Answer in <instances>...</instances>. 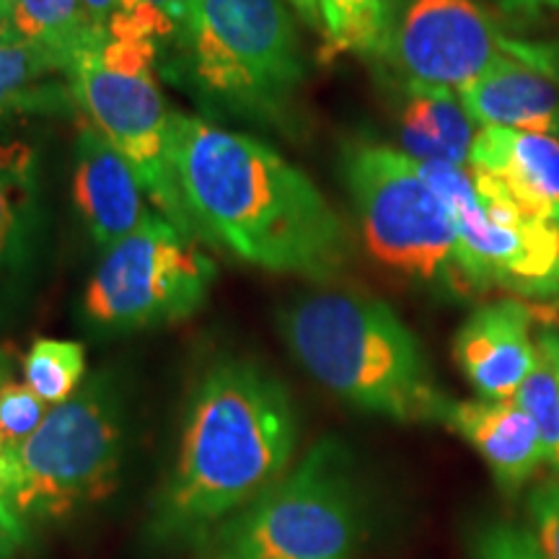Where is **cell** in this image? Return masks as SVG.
Returning a JSON list of instances; mask_svg holds the SVG:
<instances>
[{"label": "cell", "instance_id": "obj_1", "mask_svg": "<svg viewBox=\"0 0 559 559\" xmlns=\"http://www.w3.org/2000/svg\"><path fill=\"white\" fill-rule=\"evenodd\" d=\"M169 151L198 236L280 275L324 283L345 272L349 236L337 210L270 145L171 111Z\"/></svg>", "mask_w": 559, "mask_h": 559}, {"label": "cell", "instance_id": "obj_2", "mask_svg": "<svg viewBox=\"0 0 559 559\" xmlns=\"http://www.w3.org/2000/svg\"><path fill=\"white\" fill-rule=\"evenodd\" d=\"M298 423L288 389L249 360H221L187 409L177 464L151 513L160 547L202 544L288 474Z\"/></svg>", "mask_w": 559, "mask_h": 559}, {"label": "cell", "instance_id": "obj_3", "mask_svg": "<svg viewBox=\"0 0 559 559\" xmlns=\"http://www.w3.org/2000/svg\"><path fill=\"white\" fill-rule=\"evenodd\" d=\"M280 334L293 358L353 407L396 423H443L451 400L432 381L415 334L383 300L313 293L280 313Z\"/></svg>", "mask_w": 559, "mask_h": 559}, {"label": "cell", "instance_id": "obj_4", "mask_svg": "<svg viewBox=\"0 0 559 559\" xmlns=\"http://www.w3.org/2000/svg\"><path fill=\"white\" fill-rule=\"evenodd\" d=\"M122 453V389L111 373H96L11 451V508L26 526L68 519L117 487Z\"/></svg>", "mask_w": 559, "mask_h": 559}, {"label": "cell", "instance_id": "obj_5", "mask_svg": "<svg viewBox=\"0 0 559 559\" xmlns=\"http://www.w3.org/2000/svg\"><path fill=\"white\" fill-rule=\"evenodd\" d=\"M179 34L205 94L251 120L283 122L306 79L283 0H194Z\"/></svg>", "mask_w": 559, "mask_h": 559}, {"label": "cell", "instance_id": "obj_6", "mask_svg": "<svg viewBox=\"0 0 559 559\" xmlns=\"http://www.w3.org/2000/svg\"><path fill=\"white\" fill-rule=\"evenodd\" d=\"M156 41L109 37L66 73L73 102L130 160L156 210L187 239H200L171 164V111L153 79Z\"/></svg>", "mask_w": 559, "mask_h": 559}, {"label": "cell", "instance_id": "obj_7", "mask_svg": "<svg viewBox=\"0 0 559 559\" xmlns=\"http://www.w3.org/2000/svg\"><path fill=\"white\" fill-rule=\"evenodd\" d=\"M417 169L451 213L466 293L559 296V223L528 215L489 174L449 164Z\"/></svg>", "mask_w": 559, "mask_h": 559}, {"label": "cell", "instance_id": "obj_8", "mask_svg": "<svg viewBox=\"0 0 559 559\" xmlns=\"http://www.w3.org/2000/svg\"><path fill=\"white\" fill-rule=\"evenodd\" d=\"M345 181L376 262L417 283L469 296L449 207L415 160L386 145L353 143L345 151Z\"/></svg>", "mask_w": 559, "mask_h": 559}, {"label": "cell", "instance_id": "obj_9", "mask_svg": "<svg viewBox=\"0 0 559 559\" xmlns=\"http://www.w3.org/2000/svg\"><path fill=\"white\" fill-rule=\"evenodd\" d=\"M358 536L353 459L340 440L321 438L215 539L249 559H349Z\"/></svg>", "mask_w": 559, "mask_h": 559}, {"label": "cell", "instance_id": "obj_10", "mask_svg": "<svg viewBox=\"0 0 559 559\" xmlns=\"http://www.w3.org/2000/svg\"><path fill=\"white\" fill-rule=\"evenodd\" d=\"M215 264L164 215L104 251L88 280L83 311L107 332H138L171 324L205 304Z\"/></svg>", "mask_w": 559, "mask_h": 559}, {"label": "cell", "instance_id": "obj_11", "mask_svg": "<svg viewBox=\"0 0 559 559\" xmlns=\"http://www.w3.org/2000/svg\"><path fill=\"white\" fill-rule=\"evenodd\" d=\"M510 37L477 0H396L376 52L400 83L464 88L508 55Z\"/></svg>", "mask_w": 559, "mask_h": 559}, {"label": "cell", "instance_id": "obj_12", "mask_svg": "<svg viewBox=\"0 0 559 559\" xmlns=\"http://www.w3.org/2000/svg\"><path fill=\"white\" fill-rule=\"evenodd\" d=\"M73 156L75 207L102 251L117 247L160 215L158 210H151L148 194L130 160L91 122L81 124Z\"/></svg>", "mask_w": 559, "mask_h": 559}, {"label": "cell", "instance_id": "obj_13", "mask_svg": "<svg viewBox=\"0 0 559 559\" xmlns=\"http://www.w3.org/2000/svg\"><path fill=\"white\" fill-rule=\"evenodd\" d=\"M534 313L515 298L479 306L453 337V358L481 400H513L536 366Z\"/></svg>", "mask_w": 559, "mask_h": 559}, {"label": "cell", "instance_id": "obj_14", "mask_svg": "<svg viewBox=\"0 0 559 559\" xmlns=\"http://www.w3.org/2000/svg\"><path fill=\"white\" fill-rule=\"evenodd\" d=\"M469 169L495 177L515 205L559 223V138L510 128H481Z\"/></svg>", "mask_w": 559, "mask_h": 559}, {"label": "cell", "instance_id": "obj_15", "mask_svg": "<svg viewBox=\"0 0 559 559\" xmlns=\"http://www.w3.org/2000/svg\"><path fill=\"white\" fill-rule=\"evenodd\" d=\"M443 425L487 461L492 477L510 495L544 464L536 423L515 400L451 402Z\"/></svg>", "mask_w": 559, "mask_h": 559}, {"label": "cell", "instance_id": "obj_16", "mask_svg": "<svg viewBox=\"0 0 559 559\" xmlns=\"http://www.w3.org/2000/svg\"><path fill=\"white\" fill-rule=\"evenodd\" d=\"M459 99L481 128H510L559 138V83L526 62L502 58Z\"/></svg>", "mask_w": 559, "mask_h": 559}, {"label": "cell", "instance_id": "obj_17", "mask_svg": "<svg viewBox=\"0 0 559 559\" xmlns=\"http://www.w3.org/2000/svg\"><path fill=\"white\" fill-rule=\"evenodd\" d=\"M402 153L417 164L469 166L477 132L459 94L443 86L402 83L400 107Z\"/></svg>", "mask_w": 559, "mask_h": 559}, {"label": "cell", "instance_id": "obj_18", "mask_svg": "<svg viewBox=\"0 0 559 559\" xmlns=\"http://www.w3.org/2000/svg\"><path fill=\"white\" fill-rule=\"evenodd\" d=\"M9 24L21 39L50 55L62 73L109 39L81 0H13Z\"/></svg>", "mask_w": 559, "mask_h": 559}, {"label": "cell", "instance_id": "obj_19", "mask_svg": "<svg viewBox=\"0 0 559 559\" xmlns=\"http://www.w3.org/2000/svg\"><path fill=\"white\" fill-rule=\"evenodd\" d=\"M39 158L29 143H0V272L16 267L37 221Z\"/></svg>", "mask_w": 559, "mask_h": 559}, {"label": "cell", "instance_id": "obj_20", "mask_svg": "<svg viewBox=\"0 0 559 559\" xmlns=\"http://www.w3.org/2000/svg\"><path fill=\"white\" fill-rule=\"evenodd\" d=\"M55 73H62L58 62L39 47L21 39L5 21L0 34V117L11 111L62 109L68 99L73 102L68 83L66 86L45 83Z\"/></svg>", "mask_w": 559, "mask_h": 559}, {"label": "cell", "instance_id": "obj_21", "mask_svg": "<svg viewBox=\"0 0 559 559\" xmlns=\"http://www.w3.org/2000/svg\"><path fill=\"white\" fill-rule=\"evenodd\" d=\"M396 0H319L321 9V62L340 55L376 58L386 37Z\"/></svg>", "mask_w": 559, "mask_h": 559}, {"label": "cell", "instance_id": "obj_22", "mask_svg": "<svg viewBox=\"0 0 559 559\" xmlns=\"http://www.w3.org/2000/svg\"><path fill=\"white\" fill-rule=\"evenodd\" d=\"M86 379V349L73 340L41 337L24 358V383L47 407L75 396Z\"/></svg>", "mask_w": 559, "mask_h": 559}, {"label": "cell", "instance_id": "obj_23", "mask_svg": "<svg viewBox=\"0 0 559 559\" xmlns=\"http://www.w3.org/2000/svg\"><path fill=\"white\" fill-rule=\"evenodd\" d=\"M539 349V347H536ZM515 402L528 412L542 438L544 461L559 474V379L551 360L539 349L534 370L515 391Z\"/></svg>", "mask_w": 559, "mask_h": 559}, {"label": "cell", "instance_id": "obj_24", "mask_svg": "<svg viewBox=\"0 0 559 559\" xmlns=\"http://www.w3.org/2000/svg\"><path fill=\"white\" fill-rule=\"evenodd\" d=\"M47 412L50 407L26 383L11 379L0 383V443L11 451L19 449L39 430Z\"/></svg>", "mask_w": 559, "mask_h": 559}, {"label": "cell", "instance_id": "obj_25", "mask_svg": "<svg viewBox=\"0 0 559 559\" xmlns=\"http://www.w3.org/2000/svg\"><path fill=\"white\" fill-rule=\"evenodd\" d=\"M472 559H544L539 544L513 523H489L472 539Z\"/></svg>", "mask_w": 559, "mask_h": 559}, {"label": "cell", "instance_id": "obj_26", "mask_svg": "<svg viewBox=\"0 0 559 559\" xmlns=\"http://www.w3.org/2000/svg\"><path fill=\"white\" fill-rule=\"evenodd\" d=\"M528 515L534 523V539L544 559H559V477L542 481L528 495Z\"/></svg>", "mask_w": 559, "mask_h": 559}, {"label": "cell", "instance_id": "obj_27", "mask_svg": "<svg viewBox=\"0 0 559 559\" xmlns=\"http://www.w3.org/2000/svg\"><path fill=\"white\" fill-rule=\"evenodd\" d=\"M508 55L513 60L542 70L551 81L559 83V39H513L510 37Z\"/></svg>", "mask_w": 559, "mask_h": 559}, {"label": "cell", "instance_id": "obj_28", "mask_svg": "<svg viewBox=\"0 0 559 559\" xmlns=\"http://www.w3.org/2000/svg\"><path fill=\"white\" fill-rule=\"evenodd\" d=\"M29 542V526L13 508H0V559H16Z\"/></svg>", "mask_w": 559, "mask_h": 559}, {"label": "cell", "instance_id": "obj_29", "mask_svg": "<svg viewBox=\"0 0 559 559\" xmlns=\"http://www.w3.org/2000/svg\"><path fill=\"white\" fill-rule=\"evenodd\" d=\"M81 3L88 11V16L109 34L111 24L120 16V0H81Z\"/></svg>", "mask_w": 559, "mask_h": 559}, {"label": "cell", "instance_id": "obj_30", "mask_svg": "<svg viewBox=\"0 0 559 559\" xmlns=\"http://www.w3.org/2000/svg\"><path fill=\"white\" fill-rule=\"evenodd\" d=\"M158 11H164L171 19V24L177 26V32L185 29L187 19H190L194 0H151Z\"/></svg>", "mask_w": 559, "mask_h": 559}, {"label": "cell", "instance_id": "obj_31", "mask_svg": "<svg viewBox=\"0 0 559 559\" xmlns=\"http://www.w3.org/2000/svg\"><path fill=\"white\" fill-rule=\"evenodd\" d=\"M508 13H528L536 16L542 11H559V0H495Z\"/></svg>", "mask_w": 559, "mask_h": 559}, {"label": "cell", "instance_id": "obj_32", "mask_svg": "<svg viewBox=\"0 0 559 559\" xmlns=\"http://www.w3.org/2000/svg\"><path fill=\"white\" fill-rule=\"evenodd\" d=\"M0 508H11V449L0 443Z\"/></svg>", "mask_w": 559, "mask_h": 559}, {"label": "cell", "instance_id": "obj_33", "mask_svg": "<svg viewBox=\"0 0 559 559\" xmlns=\"http://www.w3.org/2000/svg\"><path fill=\"white\" fill-rule=\"evenodd\" d=\"M288 3L296 9V13L311 29L321 32V9H319V0H288Z\"/></svg>", "mask_w": 559, "mask_h": 559}, {"label": "cell", "instance_id": "obj_34", "mask_svg": "<svg viewBox=\"0 0 559 559\" xmlns=\"http://www.w3.org/2000/svg\"><path fill=\"white\" fill-rule=\"evenodd\" d=\"M536 347L542 349L544 355L551 360V366L557 370V379H559V332H542L539 340H536Z\"/></svg>", "mask_w": 559, "mask_h": 559}, {"label": "cell", "instance_id": "obj_35", "mask_svg": "<svg viewBox=\"0 0 559 559\" xmlns=\"http://www.w3.org/2000/svg\"><path fill=\"white\" fill-rule=\"evenodd\" d=\"M213 559H249V557H243V555H239V551H230V549H221L218 555H215Z\"/></svg>", "mask_w": 559, "mask_h": 559}, {"label": "cell", "instance_id": "obj_36", "mask_svg": "<svg viewBox=\"0 0 559 559\" xmlns=\"http://www.w3.org/2000/svg\"><path fill=\"white\" fill-rule=\"evenodd\" d=\"M9 381V360H5V355L0 353V383Z\"/></svg>", "mask_w": 559, "mask_h": 559}, {"label": "cell", "instance_id": "obj_37", "mask_svg": "<svg viewBox=\"0 0 559 559\" xmlns=\"http://www.w3.org/2000/svg\"><path fill=\"white\" fill-rule=\"evenodd\" d=\"M11 5H13V0H0V21H9Z\"/></svg>", "mask_w": 559, "mask_h": 559}, {"label": "cell", "instance_id": "obj_38", "mask_svg": "<svg viewBox=\"0 0 559 559\" xmlns=\"http://www.w3.org/2000/svg\"><path fill=\"white\" fill-rule=\"evenodd\" d=\"M3 26H5V21H0V34H3Z\"/></svg>", "mask_w": 559, "mask_h": 559}]
</instances>
